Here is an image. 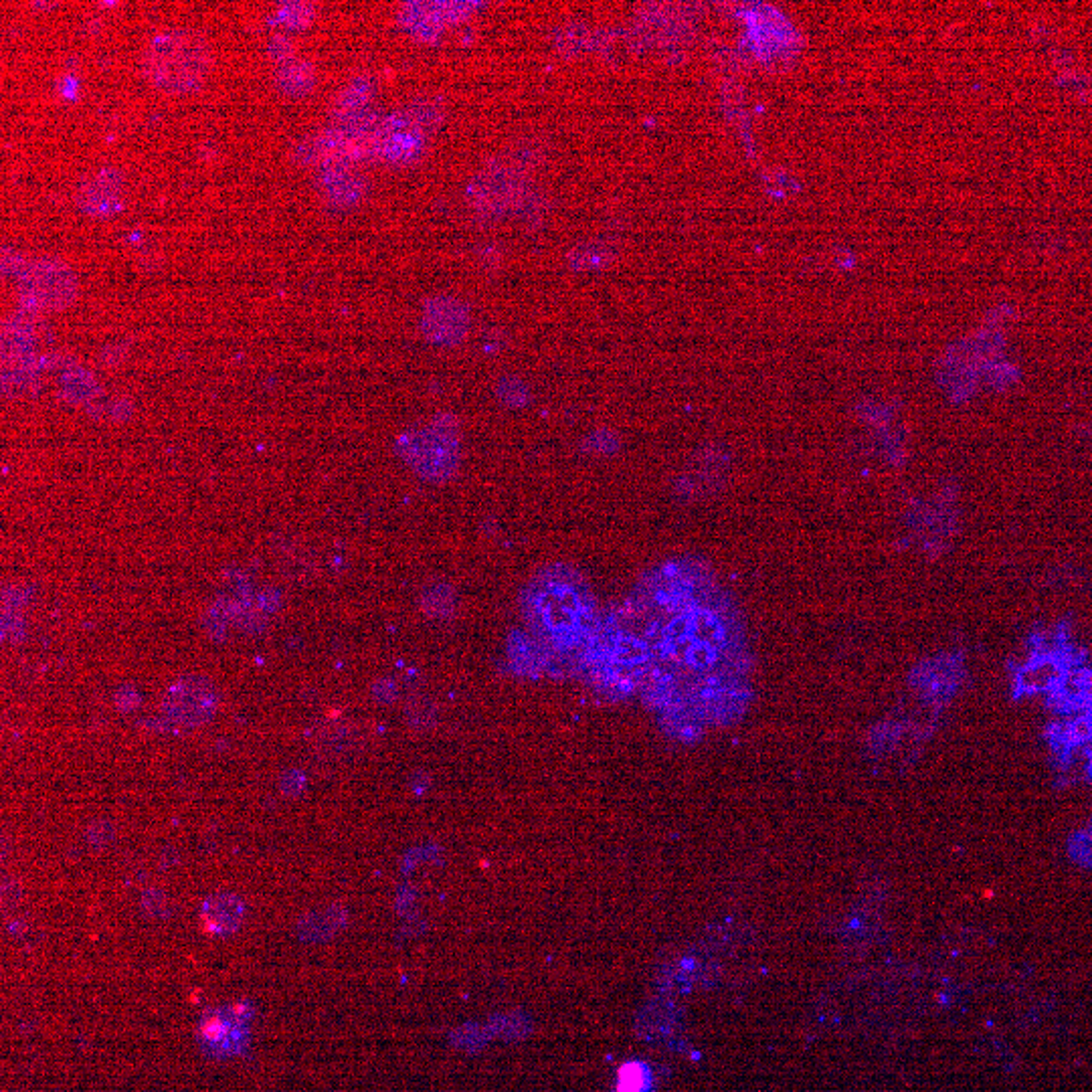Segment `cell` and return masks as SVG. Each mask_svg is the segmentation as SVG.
Masks as SVG:
<instances>
[{
  "label": "cell",
  "mask_w": 1092,
  "mask_h": 1092,
  "mask_svg": "<svg viewBox=\"0 0 1092 1092\" xmlns=\"http://www.w3.org/2000/svg\"><path fill=\"white\" fill-rule=\"evenodd\" d=\"M1080 749H1082V751H1084L1086 754H1089V757H1092V737L1086 739L1084 743H1080Z\"/></svg>",
  "instance_id": "4fadbf2b"
},
{
  "label": "cell",
  "mask_w": 1092,
  "mask_h": 1092,
  "mask_svg": "<svg viewBox=\"0 0 1092 1092\" xmlns=\"http://www.w3.org/2000/svg\"><path fill=\"white\" fill-rule=\"evenodd\" d=\"M526 617L540 638L560 652L587 645L599 628L591 589L567 567L549 569L530 583Z\"/></svg>",
  "instance_id": "6da1fadb"
},
{
  "label": "cell",
  "mask_w": 1092,
  "mask_h": 1092,
  "mask_svg": "<svg viewBox=\"0 0 1092 1092\" xmlns=\"http://www.w3.org/2000/svg\"><path fill=\"white\" fill-rule=\"evenodd\" d=\"M1089 773L1092 775V757L1089 759Z\"/></svg>",
  "instance_id": "9a60e30c"
},
{
  "label": "cell",
  "mask_w": 1092,
  "mask_h": 1092,
  "mask_svg": "<svg viewBox=\"0 0 1092 1092\" xmlns=\"http://www.w3.org/2000/svg\"><path fill=\"white\" fill-rule=\"evenodd\" d=\"M318 82L316 68L308 59L302 57H289L283 63L278 65L275 71V83L286 96L300 98L310 93Z\"/></svg>",
  "instance_id": "8992f818"
},
{
  "label": "cell",
  "mask_w": 1092,
  "mask_h": 1092,
  "mask_svg": "<svg viewBox=\"0 0 1092 1092\" xmlns=\"http://www.w3.org/2000/svg\"><path fill=\"white\" fill-rule=\"evenodd\" d=\"M269 55H272L279 65L286 59H289V57H293V49L288 39H283V37H273V41L269 43Z\"/></svg>",
  "instance_id": "8fae6325"
},
{
  "label": "cell",
  "mask_w": 1092,
  "mask_h": 1092,
  "mask_svg": "<svg viewBox=\"0 0 1092 1092\" xmlns=\"http://www.w3.org/2000/svg\"><path fill=\"white\" fill-rule=\"evenodd\" d=\"M79 286L73 269L61 259L27 261L18 272V293L31 310H65L78 298Z\"/></svg>",
  "instance_id": "3957f363"
},
{
  "label": "cell",
  "mask_w": 1092,
  "mask_h": 1092,
  "mask_svg": "<svg viewBox=\"0 0 1092 1092\" xmlns=\"http://www.w3.org/2000/svg\"><path fill=\"white\" fill-rule=\"evenodd\" d=\"M645 1084H648V1080H645L644 1070L639 1066H628L621 1070L619 1092H644Z\"/></svg>",
  "instance_id": "30bf717a"
},
{
  "label": "cell",
  "mask_w": 1092,
  "mask_h": 1092,
  "mask_svg": "<svg viewBox=\"0 0 1092 1092\" xmlns=\"http://www.w3.org/2000/svg\"><path fill=\"white\" fill-rule=\"evenodd\" d=\"M241 902L233 896H217L205 904L203 920L208 930H231L239 924Z\"/></svg>",
  "instance_id": "52a82bcc"
},
{
  "label": "cell",
  "mask_w": 1092,
  "mask_h": 1092,
  "mask_svg": "<svg viewBox=\"0 0 1092 1092\" xmlns=\"http://www.w3.org/2000/svg\"><path fill=\"white\" fill-rule=\"evenodd\" d=\"M367 98H368L367 83L354 82L353 85H350V88H346L344 92H342L340 96L334 99V108H332V116H334V122L346 120V118H353V116H358L360 108L367 103Z\"/></svg>",
  "instance_id": "ba28073f"
},
{
  "label": "cell",
  "mask_w": 1092,
  "mask_h": 1092,
  "mask_svg": "<svg viewBox=\"0 0 1092 1092\" xmlns=\"http://www.w3.org/2000/svg\"><path fill=\"white\" fill-rule=\"evenodd\" d=\"M1066 666L1058 655L1054 658H1036L1018 669L1019 692H1052L1058 682L1064 678Z\"/></svg>",
  "instance_id": "5b68a950"
},
{
  "label": "cell",
  "mask_w": 1092,
  "mask_h": 1092,
  "mask_svg": "<svg viewBox=\"0 0 1092 1092\" xmlns=\"http://www.w3.org/2000/svg\"><path fill=\"white\" fill-rule=\"evenodd\" d=\"M316 17V7L310 3H283L278 8V18L283 25L300 28L308 27Z\"/></svg>",
  "instance_id": "9c48e42d"
},
{
  "label": "cell",
  "mask_w": 1092,
  "mask_h": 1092,
  "mask_svg": "<svg viewBox=\"0 0 1092 1092\" xmlns=\"http://www.w3.org/2000/svg\"><path fill=\"white\" fill-rule=\"evenodd\" d=\"M1092 737V726L1089 719H1080L1070 723V744H1080L1086 739Z\"/></svg>",
  "instance_id": "7c38bea8"
},
{
  "label": "cell",
  "mask_w": 1092,
  "mask_h": 1092,
  "mask_svg": "<svg viewBox=\"0 0 1092 1092\" xmlns=\"http://www.w3.org/2000/svg\"><path fill=\"white\" fill-rule=\"evenodd\" d=\"M75 203L89 217H112L123 207V177L118 168H99L79 184Z\"/></svg>",
  "instance_id": "277c9868"
},
{
  "label": "cell",
  "mask_w": 1092,
  "mask_h": 1092,
  "mask_svg": "<svg viewBox=\"0 0 1092 1092\" xmlns=\"http://www.w3.org/2000/svg\"><path fill=\"white\" fill-rule=\"evenodd\" d=\"M1084 684H1086V688H1090V690H1092V668H1090V669H1086Z\"/></svg>",
  "instance_id": "5bb4252c"
},
{
  "label": "cell",
  "mask_w": 1092,
  "mask_h": 1092,
  "mask_svg": "<svg viewBox=\"0 0 1092 1092\" xmlns=\"http://www.w3.org/2000/svg\"><path fill=\"white\" fill-rule=\"evenodd\" d=\"M213 68L211 43L194 28H166L140 51V71L152 88L173 96L197 92Z\"/></svg>",
  "instance_id": "7a4b0ae2"
},
{
  "label": "cell",
  "mask_w": 1092,
  "mask_h": 1092,
  "mask_svg": "<svg viewBox=\"0 0 1092 1092\" xmlns=\"http://www.w3.org/2000/svg\"><path fill=\"white\" fill-rule=\"evenodd\" d=\"M1089 723H1090V726H1092V709H1090V712H1089Z\"/></svg>",
  "instance_id": "2e32d148"
}]
</instances>
